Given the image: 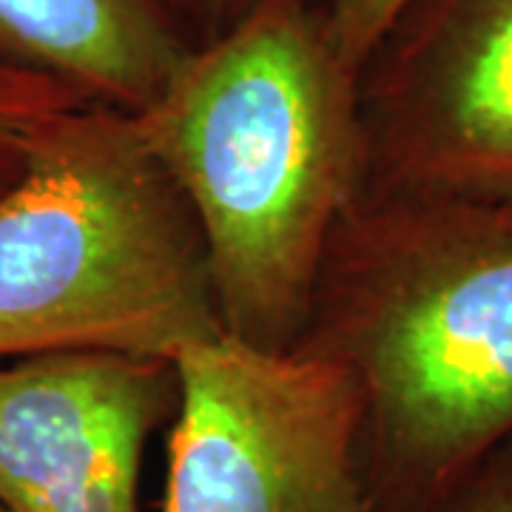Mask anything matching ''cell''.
<instances>
[{
  "label": "cell",
  "mask_w": 512,
  "mask_h": 512,
  "mask_svg": "<svg viewBox=\"0 0 512 512\" xmlns=\"http://www.w3.org/2000/svg\"><path fill=\"white\" fill-rule=\"evenodd\" d=\"M134 117L197 220L222 330L293 348L367 185L362 72L336 49L325 6L259 0L194 43Z\"/></svg>",
  "instance_id": "1"
},
{
  "label": "cell",
  "mask_w": 512,
  "mask_h": 512,
  "mask_svg": "<svg viewBox=\"0 0 512 512\" xmlns=\"http://www.w3.org/2000/svg\"><path fill=\"white\" fill-rule=\"evenodd\" d=\"M194 40L163 0H0V63L143 111Z\"/></svg>",
  "instance_id": "7"
},
{
  "label": "cell",
  "mask_w": 512,
  "mask_h": 512,
  "mask_svg": "<svg viewBox=\"0 0 512 512\" xmlns=\"http://www.w3.org/2000/svg\"><path fill=\"white\" fill-rule=\"evenodd\" d=\"M163 512H379L348 367L231 333L174 359Z\"/></svg>",
  "instance_id": "4"
},
{
  "label": "cell",
  "mask_w": 512,
  "mask_h": 512,
  "mask_svg": "<svg viewBox=\"0 0 512 512\" xmlns=\"http://www.w3.org/2000/svg\"><path fill=\"white\" fill-rule=\"evenodd\" d=\"M296 345L365 396L379 512H444L512 441V202L365 191Z\"/></svg>",
  "instance_id": "2"
},
{
  "label": "cell",
  "mask_w": 512,
  "mask_h": 512,
  "mask_svg": "<svg viewBox=\"0 0 512 512\" xmlns=\"http://www.w3.org/2000/svg\"><path fill=\"white\" fill-rule=\"evenodd\" d=\"M367 194L512 202V0H407L362 69Z\"/></svg>",
  "instance_id": "5"
},
{
  "label": "cell",
  "mask_w": 512,
  "mask_h": 512,
  "mask_svg": "<svg viewBox=\"0 0 512 512\" xmlns=\"http://www.w3.org/2000/svg\"><path fill=\"white\" fill-rule=\"evenodd\" d=\"M444 512H512V441L481 461Z\"/></svg>",
  "instance_id": "10"
},
{
  "label": "cell",
  "mask_w": 512,
  "mask_h": 512,
  "mask_svg": "<svg viewBox=\"0 0 512 512\" xmlns=\"http://www.w3.org/2000/svg\"><path fill=\"white\" fill-rule=\"evenodd\" d=\"M177 407L171 362L55 350L0 365V501L9 512H143L151 430Z\"/></svg>",
  "instance_id": "6"
},
{
  "label": "cell",
  "mask_w": 512,
  "mask_h": 512,
  "mask_svg": "<svg viewBox=\"0 0 512 512\" xmlns=\"http://www.w3.org/2000/svg\"><path fill=\"white\" fill-rule=\"evenodd\" d=\"M0 512H9V510H6V504H3V501H0Z\"/></svg>",
  "instance_id": "12"
},
{
  "label": "cell",
  "mask_w": 512,
  "mask_h": 512,
  "mask_svg": "<svg viewBox=\"0 0 512 512\" xmlns=\"http://www.w3.org/2000/svg\"><path fill=\"white\" fill-rule=\"evenodd\" d=\"M165 9L180 20V26H191L202 40L220 35L231 23L245 18L259 0H163Z\"/></svg>",
  "instance_id": "11"
},
{
  "label": "cell",
  "mask_w": 512,
  "mask_h": 512,
  "mask_svg": "<svg viewBox=\"0 0 512 512\" xmlns=\"http://www.w3.org/2000/svg\"><path fill=\"white\" fill-rule=\"evenodd\" d=\"M407 0H325V18L336 49L353 69H365L367 57L379 46L390 23L399 18Z\"/></svg>",
  "instance_id": "9"
},
{
  "label": "cell",
  "mask_w": 512,
  "mask_h": 512,
  "mask_svg": "<svg viewBox=\"0 0 512 512\" xmlns=\"http://www.w3.org/2000/svg\"><path fill=\"white\" fill-rule=\"evenodd\" d=\"M86 100L52 77L0 63V191L15 183L43 128Z\"/></svg>",
  "instance_id": "8"
},
{
  "label": "cell",
  "mask_w": 512,
  "mask_h": 512,
  "mask_svg": "<svg viewBox=\"0 0 512 512\" xmlns=\"http://www.w3.org/2000/svg\"><path fill=\"white\" fill-rule=\"evenodd\" d=\"M217 333L200 228L134 111H63L0 191V362L103 350L174 365Z\"/></svg>",
  "instance_id": "3"
}]
</instances>
